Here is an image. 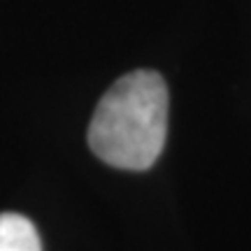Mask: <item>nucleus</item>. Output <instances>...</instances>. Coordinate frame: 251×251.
Masks as SVG:
<instances>
[{
    "label": "nucleus",
    "instance_id": "1",
    "mask_svg": "<svg viewBox=\"0 0 251 251\" xmlns=\"http://www.w3.org/2000/svg\"><path fill=\"white\" fill-rule=\"evenodd\" d=\"M168 105V86L158 72L124 75L93 112L89 124L91 151L119 170H149L165 147Z\"/></svg>",
    "mask_w": 251,
    "mask_h": 251
},
{
    "label": "nucleus",
    "instance_id": "2",
    "mask_svg": "<svg viewBox=\"0 0 251 251\" xmlns=\"http://www.w3.org/2000/svg\"><path fill=\"white\" fill-rule=\"evenodd\" d=\"M0 251H42L37 228L21 214H0Z\"/></svg>",
    "mask_w": 251,
    "mask_h": 251
}]
</instances>
